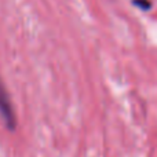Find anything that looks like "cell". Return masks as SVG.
Wrapping results in <instances>:
<instances>
[{
  "label": "cell",
  "mask_w": 157,
  "mask_h": 157,
  "mask_svg": "<svg viewBox=\"0 0 157 157\" xmlns=\"http://www.w3.org/2000/svg\"><path fill=\"white\" fill-rule=\"evenodd\" d=\"M0 116H2L3 121L7 125L8 130H14L15 128L17 121H15V114H14L13 106H11L10 95H8L2 80H0Z\"/></svg>",
  "instance_id": "1"
},
{
  "label": "cell",
  "mask_w": 157,
  "mask_h": 157,
  "mask_svg": "<svg viewBox=\"0 0 157 157\" xmlns=\"http://www.w3.org/2000/svg\"><path fill=\"white\" fill-rule=\"evenodd\" d=\"M134 3H135L136 6H139L142 10H147V8L150 7V3L147 2V0H135Z\"/></svg>",
  "instance_id": "2"
}]
</instances>
